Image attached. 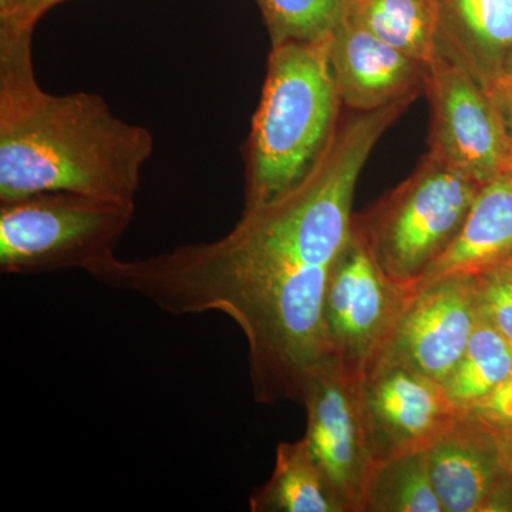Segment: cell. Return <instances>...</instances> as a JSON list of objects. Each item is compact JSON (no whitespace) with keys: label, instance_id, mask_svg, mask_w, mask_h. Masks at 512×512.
Returning a JSON list of instances; mask_svg holds the SVG:
<instances>
[{"label":"cell","instance_id":"6da1fadb","mask_svg":"<svg viewBox=\"0 0 512 512\" xmlns=\"http://www.w3.org/2000/svg\"><path fill=\"white\" fill-rule=\"evenodd\" d=\"M414 99L357 113L338 127L311 174L284 197L244 210L224 237L89 272L173 316L218 312L248 345L256 402L301 403L309 376L328 359L330 275L352 237L353 194L377 141Z\"/></svg>","mask_w":512,"mask_h":512},{"label":"cell","instance_id":"7a4b0ae2","mask_svg":"<svg viewBox=\"0 0 512 512\" xmlns=\"http://www.w3.org/2000/svg\"><path fill=\"white\" fill-rule=\"evenodd\" d=\"M32 35L0 33V201L73 192L136 205L153 134L119 119L100 94L45 92Z\"/></svg>","mask_w":512,"mask_h":512},{"label":"cell","instance_id":"3957f363","mask_svg":"<svg viewBox=\"0 0 512 512\" xmlns=\"http://www.w3.org/2000/svg\"><path fill=\"white\" fill-rule=\"evenodd\" d=\"M326 40L271 47L264 89L244 148L245 210L269 204L298 187L338 131L343 103Z\"/></svg>","mask_w":512,"mask_h":512},{"label":"cell","instance_id":"277c9868","mask_svg":"<svg viewBox=\"0 0 512 512\" xmlns=\"http://www.w3.org/2000/svg\"><path fill=\"white\" fill-rule=\"evenodd\" d=\"M481 187L429 151L353 228L387 279L410 292L457 237Z\"/></svg>","mask_w":512,"mask_h":512},{"label":"cell","instance_id":"5b68a950","mask_svg":"<svg viewBox=\"0 0 512 512\" xmlns=\"http://www.w3.org/2000/svg\"><path fill=\"white\" fill-rule=\"evenodd\" d=\"M136 205L73 192L0 201V271L33 276L93 268L114 258Z\"/></svg>","mask_w":512,"mask_h":512},{"label":"cell","instance_id":"8992f818","mask_svg":"<svg viewBox=\"0 0 512 512\" xmlns=\"http://www.w3.org/2000/svg\"><path fill=\"white\" fill-rule=\"evenodd\" d=\"M407 301L409 293L380 271L353 228L326 292L323 323L328 359L363 379L389 345Z\"/></svg>","mask_w":512,"mask_h":512},{"label":"cell","instance_id":"52a82bcc","mask_svg":"<svg viewBox=\"0 0 512 512\" xmlns=\"http://www.w3.org/2000/svg\"><path fill=\"white\" fill-rule=\"evenodd\" d=\"M430 153L478 183L512 171V141L493 94L446 55L429 67Z\"/></svg>","mask_w":512,"mask_h":512},{"label":"cell","instance_id":"ba28073f","mask_svg":"<svg viewBox=\"0 0 512 512\" xmlns=\"http://www.w3.org/2000/svg\"><path fill=\"white\" fill-rule=\"evenodd\" d=\"M362 382L326 360L309 376L301 400L305 439L346 512H365L367 488L377 468Z\"/></svg>","mask_w":512,"mask_h":512},{"label":"cell","instance_id":"9c48e42d","mask_svg":"<svg viewBox=\"0 0 512 512\" xmlns=\"http://www.w3.org/2000/svg\"><path fill=\"white\" fill-rule=\"evenodd\" d=\"M362 393L377 466L429 451L468 414L443 383L397 363H377L363 377Z\"/></svg>","mask_w":512,"mask_h":512},{"label":"cell","instance_id":"30bf717a","mask_svg":"<svg viewBox=\"0 0 512 512\" xmlns=\"http://www.w3.org/2000/svg\"><path fill=\"white\" fill-rule=\"evenodd\" d=\"M478 319L473 276L434 282L409 293L406 308L377 363L407 366L444 384L463 356Z\"/></svg>","mask_w":512,"mask_h":512},{"label":"cell","instance_id":"8fae6325","mask_svg":"<svg viewBox=\"0 0 512 512\" xmlns=\"http://www.w3.org/2000/svg\"><path fill=\"white\" fill-rule=\"evenodd\" d=\"M427 454L444 512L512 511V473L494 427L468 412Z\"/></svg>","mask_w":512,"mask_h":512},{"label":"cell","instance_id":"7c38bea8","mask_svg":"<svg viewBox=\"0 0 512 512\" xmlns=\"http://www.w3.org/2000/svg\"><path fill=\"white\" fill-rule=\"evenodd\" d=\"M330 70L343 106L365 113L426 90L429 66L387 45L350 18L326 40Z\"/></svg>","mask_w":512,"mask_h":512},{"label":"cell","instance_id":"4fadbf2b","mask_svg":"<svg viewBox=\"0 0 512 512\" xmlns=\"http://www.w3.org/2000/svg\"><path fill=\"white\" fill-rule=\"evenodd\" d=\"M439 53L490 89L512 55V0H436Z\"/></svg>","mask_w":512,"mask_h":512},{"label":"cell","instance_id":"5bb4252c","mask_svg":"<svg viewBox=\"0 0 512 512\" xmlns=\"http://www.w3.org/2000/svg\"><path fill=\"white\" fill-rule=\"evenodd\" d=\"M512 256V171L483 184L463 227L412 293L450 276H473Z\"/></svg>","mask_w":512,"mask_h":512},{"label":"cell","instance_id":"9a60e30c","mask_svg":"<svg viewBox=\"0 0 512 512\" xmlns=\"http://www.w3.org/2000/svg\"><path fill=\"white\" fill-rule=\"evenodd\" d=\"M252 512H346L305 437L276 447L271 478L249 498Z\"/></svg>","mask_w":512,"mask_h":512},{"label":"cell","instance_id":"2e32d148","mask_svg":"<svg viewBox=\"0 0 512 512\" xmlns=\"http://www.w3.org/2000/svg\"><path fill=\"white\" fill-rule=\"evenodd\" d=\"M348 15L387 45L429 67L439 56L436 0H352Z\"/></svg>","mask_w":512,"mask_h":512},{"label":"cell","instance_id":"e0dca14e","mask_svg":"<svg viewBox=\"0 0 512 512\" xmlns=\"http://www.w3.org/2000/svg\"><path fill=\"white\" fill-rule=\"evenodd\" d=\"M511 369V343L480 318L444 387L453 402L470 410L493 392Z\"/></svg>","mask_w":512,"mask_h":512},{"label":"cell","instance_id":"ac0fdd59","mask_svg":"<svg viewBox=\"0 0 512 512\" xmlns=\"http://www.w3.org/2000/svg\"><path fill=\"white\" fill-rule=\"evenodd\" d=\"M365 512H444L427 451L379 464L367 488Z\"/></svg>","mask_w":512,"mask_h":512},{"label":"cell","instance_id":"d6986e66","mask_svg":"<svg viewBox=\"0 0 512 512\" xmlns=\"http://www.w3.org/2000/svg\"><path fill=\"white\" fill-rule=\"evenodd\" d=\"M352 0H256L272 46L325 42L348 15Z\"/></svg>","mask_w":512,"mask_h":512},{"label":"cell","instance_id":"ffe728a7","mask_svg":"<svg viewBox=\"0 0 512 512\" xmlns=\"http://www.w3.org/2000/svg\"><path fill=\"white\" fill-rule=\"evenodd\" d=\"M478 316L512 345V276L500 269L473 275Z\"/></svg>","mask_w":512,"mask_h":512},{"label":"cell","instance_id":"44dd1931","mask_svg":"<svg viewBox=\"0 0 512 512\" xmlns=\"http://www.w3.org/2000/svg\"><path fill=\"white\" fill-rule=\"evenodd\" d=\"M468 412L494 429L512 430V369L493 392Z\"/></svg>","mask_w":512,"mask_h":512},{"label":"cell","instance_id":"7402d4cb","mask_svg":"<svg viewBox=\"0 0 512 512\" xmlns=\"http://www.w3.org/2000/svg\"><path fill=\"white\" fill-rule=\"evenodd\" d=\"M63 0H16L6 15L0 16V33H33L36 23Z\"/></svg>","mask_w":512,"mask_h":512},{"label":"cell","instance_id":"603a6c76","mask_svg":"<svg viewBox=\"0 0 512 512\" xmlns=\"http://www.w3.org/2000/svg\"><path fill=\"white\" fill-rule=\"evenodd\" d=\"M488 90L493 94L495 103L503 114L505 127L512 141V89L505 84L497 83Z\"/></svg>","mask_w":512,"mask_h":512},{"label":"cell","instance_id":"cb8c5ba5","mask_svg":"<svg viewBox=\"0 0 512 512\" xmlns=\"http://www.w3.org/2000/svg\"><path fill=\"white\" fill-rule=\"evenodd\" d=\"M497 433L501 444H503L505 460H507L508 467H510L512 473V430H497Z\"/></svg>","mask_w":512,"mask_h":512},{"label":"cell","instance_id":"d4e9b609","mask_svg":"<svg viewBox=\"0 0 512 512\" xmlns=\"http://www.w3.org/2000/svg\"><path fill=\"white\" fill-rule=\"evenodd\" d=\"M497 83L505 84V86L512 89V55L508 57L507 62H505L503 72H501L500 79H498Z\"/></svg>","mask_w":512,"mask_h":512},{"label":"cell","instance_id":"484cf974","mask_svg":"<svg viewBox=\"0 0 512 512\" xmlns=\"http://www.w3.org/2000/svg\"><path fill=\"white\" fill-rule=\"evenodd\" d=\"M490 269H500V271L505 272V274L512 276V256L511 258L505 259L501 264L495 265Z\"/></svg>","mask_w":512,"mask_h":512},{"label":"cell","instance_id":"4316f807","mask_svg":"<svg viewBox=\"0 0 512 512\" xmlns=\"http://www.w3.org/2000/svg\"><path fill=\"white\" fill-rule=\"evenodd\" d=\"M15 2L16 0H0V16L6 15L15 5Z\"/></svg>","mask_w":512,"mask_h":512}]
</instances>
